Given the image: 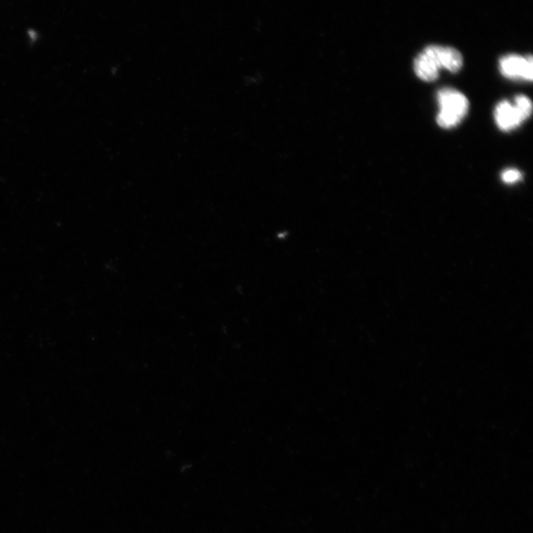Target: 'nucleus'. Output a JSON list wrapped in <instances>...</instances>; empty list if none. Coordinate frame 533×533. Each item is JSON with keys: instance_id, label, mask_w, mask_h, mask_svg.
<instances>
[{"instance_id": "obj_2", "label": "nucleus", "mask_w": 533, "mask_h": 533, "mask_svg": "<svg viewBox=\"0 0 533 533\" xmlns=\"http://www.w3.org/2000/svg\"><path fill=\"white\" fill-rule=\"evenodd\" d=\"M500 70L504 76L510 79H526L531 82L533 75L532 56L523 58L517 54H508L500 61Z\"/></svg>"}, {"instance_id": "obj_6", "label": "nucleus", "mask_w": 533, "mask_h": 533, "mask_svg": "<svg viewBox=\"0 0 533 533\" xmlns=\"http://www.w3.org/2000/svg\"><path fill=\"white\" fill-rule=\"evenodd\" d=\"M515 107L523 120H527L531 115L532 105L530 100L524 95H519L515 99Z\"/></svg>"}, {"instance_id": "obj_4", "label": "nucleus", "mask_w": 533, "mask_h": 533, "mask_svg": "<svg viewBox=\"0 0 533 533\" xmlns=\"http://www.w3.org/2000/svg\"><path fill=\"white\" fill-rule=\"evenodd\" d=\"M495 120L498 127L505 132L515 130L524 122L515 105L508 101L498 104L495 110Z\"/></svg>"}, {"instance_id": "obj_5", "label": "nucleus", "mask_w": 533, "mask_h": 533, "mask_svg": "<svg viewBox=\"0 0 533 533\" xmlns=\"http://www.w3.org/2000/svg\"><path fill=\"white\" fill-rule=\"evenodd\" d=\"M439 66L423 52L415 60V73L419 78L427 83L435 82L439 77Z\"/></svg>"}, {"instance_id": "obj_1", "label": "nucleus", "mask_w": 533, "mask_h": 533, "mask_svg": "<svg viewBox=\"0 0 533 533\" xmlns=\"http://www.w3.org/2000/svg\"><path fill=\"white\" fill-rule=\"evenodd\" d=\"M438 102L440 107L437 122L442 129H452L467 116L469 102L462 94L455 89L445 88L439 90Z\"/></svg>"}, {"instance_id": "obj_3", "label": "nucleus", "mask_w": 533, "mask_h": 533, "mask_svg": "<svg viewBox=\"0 0 533 533\" xmlns=\"http://www.w3.org/2000/svg\"><path fill=\"white\" fill-rule=\"evenodd\" d=\"M424 53L430 60L440 67H444L450 73H458L461 70L463 65V59L461 54L453 48L429 46Z\"/></svg>"}, {"instance_id": "obj_7", "label": "nucleus", "mask_w": 533, "mask_h": 533, "mask_svg": "<svg viewBox=\"0 0 533 533\" xmlns=\"http://www.w3.org/2000/svg\"><path fill=\"white\" fill-rule=\"evenodd\" d=\"M502 179L506 184H515L521 179V173L516 169H508L502 174Z\"/></svg>"}]
</instances>
